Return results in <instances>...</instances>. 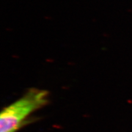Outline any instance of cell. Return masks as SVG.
I'll list each match as a JSON object with an SVG mask.
<instances>
[{"label":"cell","instance_id":"6da1fadb","mask_svg":"<svg viewBox=\"0 0 132 132\" xmlns=\"http://www.w3.org/2000/svg\"><path fill=\"white\" fill-rule=\"evenodd\" d=\"M49 102L47 90L31 88L14 103L4 107L0 115V132H16L29 122L33 113Z\"/></svg>","mask_w":132,"mask_h":132}]
</instances>
